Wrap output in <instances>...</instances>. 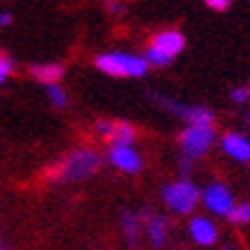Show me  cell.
Masks as SVG:
<instances>
[{
	"mask_svg": "<svg viewBox=\"0 0 250 250\" xmlns=\"http://www.w3.org/2000/svg\"><path fill=\"white\" fill-rule=\"evenodd\" d=\"M99 167H101L99 154L90 152V149H74L60 163H55V167L51 170V177L55 182H78L85 177H92Z\"/></svg>",
	"mask_w": 250,
	"mask_h": 250,
	"instance_id": "cell-1",
	"label": "cell"
},
{
	"mask_svg": "<svg viewBox=\"0 0 250 250\" xmlns=\"http://www.w3.org/2000/svg\"><path fill=\"white\" fill-rule=\"evenodd\" d=\"M94 64L104 74L117 78H143L149 69L145 58H138L131 53H104L94 60Z\"/></svg>",
	"mask_w": 250,
	"mask_h": 250,
	"instance_id": "cell-2",
	"label": "cell"
},
{
	"mask_svg": "<svg viewBox=\"0 0 250 250\" xmlns=\"http://www.w3.org/2000/svg\"><path fill=\"white\" fill-rule=\"evenodd\" d=\"M161 197L167 209H172L174 213H190L200 202V190L188 179H179V182L166 184L161 190Z\"/></svg>",
	"mask_w": 250,
	"mask_h": 250,
	"instance_id": "cell-3",
	"label": "cell"
},
{
	"mask_svg": "<svg viewBox=\"0 0 250 250\" xmlns=\"http://www.w3.org/2000/svg\"><path fill=\"white\" fill-rule=\"evenodd\" d=\"M184 44H186V39H184L182 32H177V30L159 32V35L154 37L152 46L147 48L145 62H147V64H154V67H166L174 55H179L184 51Z\"/></svg>",
	"mask_w": 250,
	"mask_h": 250,
	"instance_id": "cell-4",
	"label": "cell"
},
{
	"mask_svg": "<svg viewBox=\"0 0 250 250\" xmlns=\"http://www.w3.org/2000/svg\"><path fill=\"white\" fill-rule=\"evenodd\" d=\"M216 143V129L213 124H190L179 136V145L184 149V159H200L209 152V147Z\"/></svg>",
	"mask_w": 250,
	"mask_h": 250,
	"instance_id": "cell-5",
	"label": "cell"
},
{
	"mask_svg": "<svg viewBox=\"0 0 250 250\" xmlns=\"http://www.w3.org/2000/svg\"><path fill=\"white\" fill-rule=\"evenodd\" d=\"M202 202L211 213L216 216H229L232 209H234V195L232 190L225 186V184H209L205 190H202Z\"/></svg>",
	"mask_w": 250,
	"mask_h": 250,
	"instance_id": "cell-6",
	"label": "cell"
},
{
	"mask_svg": "<svg viewBox=\"0 0 250 250\" xmlns=\"http://www.w3.org/2000/svg\"><path fill=\"white\" fill-rule=\"evenodd\" d=\"M156 101L166 110H170L172 115L186 120L188 124H213V113L205 106H184V104L174 101V99H167V97H156Z\"/></svg>",
	"mask_w": 250,
	"mask_h": 250,
	"instance_id": "cell-7",
	"label": "cell"
},
{
	"mask_svg": "<svg viewBox=\"0 0 250 250\" xmlns=\"http://www.w3.org/2000/svg\"><path fill=\"white\" fill-rule=\"evenodd\" d=\"M108 159L115 167H120L122 172H140L143 170V159L133 147H110Z\"/></svg>",
	"mask_w": 250,
	"mask_h": 250,
	"instance_id": "cell-8",
	"label": "cell"
},
{
	"mask_svg": "<svg viewBox=\"0 0 250 250\" xmlns=\"http://www.w3.org/2000/svg\"><path fill=\"white\" fill-rule=\"evenodd\" d=\"M188 232H190V236H193V241L200 243V246H213L216 239H218L216 225H213L209 218H205V216H195V218L190 220Z\"/></svg>",
	"mask_w": 250,
	"mask_h": 250,
	"instance_id": "cell-9",
	"label": "cell"
},
{
	"mask_svg": "<svg viewBox=\"0 0 250 250\" xmlns=\"http://www.w3.org/2000/svg\"><path fill=\"white\" fill-rule=\"evenodd\" d=\"M223 152L234 161H250V138L241 136V133H228L220 140Z\"/></svg>",
	"mask_w": 250,
	"mask_h": 250,
	"instance_id": "cell-10",
	"label": "cell"
},
{
	"mask_svg": "<svg viewBox=\"0 0 250 250\" xmlns=\"http://www.w3.org/2000/svg\"><path fill=\"white\" fill-rule=\"evenodd\" d=\"M143 218L147 220V234H149V241H152L154 248H161L163 243L167 241V220L163 216H152L149 211H143Z\"/></svg>",
	"mask_w": 250,
	"mask_h": 250,
	"instance_id": "cell-11",
	"label": "cell"
},
{
	"mask_svg": "<svg viewBox=\"0 0 250 250\" xmlns=\"http://www.w3.org/2000/svg\"><path fill=\"white\" fill-rule=\"evenodd\" d=\"M30 74L37 78L39 83H46V87H51V85H58V81L62 78V67L60 64H55V62H46V64H37V67L30 69Z\"/></svg>",
	"mask_w": 250,
	"mask_h": 250,
	"instance_id": "cell-12",
	"label": "cell"
},
{
	"mask_svg": "<svg viewBox=\"0 0 250 250\" xmlns=\"http://www.w3.org/2000/svg\"><path fill=\"white\" fill-rule=\"evenodd\" d=\"M122 229H124V236H126L129 246H136L138 232H140V218L133 211H124L122 213Z\"/></svg>",
	"mask_w": 250,
	"mask_h": 250,
	"instance_id": "cell-13",
	"label": "cell"
},
{
	"mask_svg": "<svg viewBox=\"0 0 250 250\" xmlns=\"http://www.w3.org/2000/svg\"><path fill=\"white\" fill-rule=\"evenodd\" d=\"M110 140H113V147H131V143H133V126L126 124V122L115 124Z\"/></svg>",
	"mask_w": 250,
	"mask_h": 250,
	"instance_id": "cell-14",
	"label": "cell"
},
{
	"mask_svg": "<svg viewBox=\"0 0 250 250\" xmlns=\"http://www.w3.org/2000/svg\"><path fill=\"white\" fill-rule=\"evenodd\" d=\"M232 223L236 225H243V223H250V205H236L232 209V213L228 216Z\"/></svg>",
	"mask_w": 250,
	"mask_h": 250,
	"instance_id": "cell-15",
	"label": "cell"
},
{
	"mask_svg": "<svg viewBox=\"0 0 250 250\" xmlns=\"http://www.w3.org/2000/svg\"><path fill=\"white\" fill-rule=\"evenodd\" d=\"M46 90H48V99H51V104H53L55 108H62L67 104V94H64V90H62L60 85H51V87H46Z\"/></svg>",
	"mask_w": 250,
	"mask_h": 250,
	"instance_id": "cell-16",
	"label": "cell"
},
{
	"mask_svg": "<svg viewBox=\"0 0 250 250\" xmlns=\"http://www.w3.org/2000/svg\"><path fill=\"white\" fill-rule=\"evenodd\" d=\"M12 69H14L12 60H9V58H2V55H0V85H2V83H5V81L9 78Z\"/></svg>",
	"mask_w": 250,
	"mask_h": 250,
	"instance_id": "cell-17",
	"label": "cell"
},
{
	"mask_svg": "<svg viewBox=\"0 0 250 250\" xmlns=\"http://www.w3.org/2000/svg\"><path fill=\"white\" fill-rule=\"evenodd\" d=\"M229 97L234 99L236 104H246V101H248V87H234V90L229 92Z\"/></svg>",
	"mask_w": 250,
	"mask_h": 250,
	"instance_id": "cell-18",
	"label": "cell"
},
{
	"mask_svg": "<svg viewBox=\"0 0 250 250\" xmlns=\"http://www.w3.org/2000/svg\"><path fill=\"white\" fill-rule=\"evenodd\" d=\"M207 7H211V9H218V12H223V9H228V7H229V2H228V0H209V2H207Z\"/></svg>",
	"mask_w": 250,
	"mask_h": 250,
	"instance_id": "cell-19",
	"label": "cell"
},
{
	"mask_svg": "<svg viewBox=\"0 0 250 250\" xmlns=\"http://www.w3.org/2000/svg\"><path fill=\"white\" fill-rule=\"evenodd\" d=\"M12 19H14V16L9 14V12H2V14H0V25H9Z\"/></svg>",
	"mask_w": 250,
	"mask_h": 250,
	"instance_id": "cell-20",
	"label": "cell"
},
{
	"mask_svg": "<svg viewBox=\"0 0 250 250\" xmlns=\"http://www.w3.org/2000/svg\"><path fill=\"white\" fill-rule=\"evenodd\" d=\"M179 167H182L184 174H188V170H190V159H184L182 163H179Z\"/></svg>",
	"mask_w": 250,
	"mask_h": 250,
	"instance_id": "cell-21",
	"label": "cell"
},
{
	"mask_svg": "<svg viewBox=\"0 0 250 250\" xmlns=\"http://www.w3.org/2000/svg\"><path fill=\"white\" fill-rule=\"evenodd\" d=\"M248 94H250V83H248Z\"/></svg>",
	"mask_w": 250,
	"mask_h": 250,
	"instance_id": "cell-22",
	"label": "cell"
},
{
	"mask_svg": "<svg viewBox=\"0 0 250 250\" xmlns=\"http://www.w3.org/2000/svg\"><path fill=\"white\" fill-rule=\"evenodd\" d=\"M228 250H234V248H228Z\"/></svg>",
	"mask_w": 250,
	"mask_h": 250,
	"instance_id": "cell-23",
	"label": "cell"
},
{
	"mask_svg": "<svg viewBox=\"0 0 250 250\" xmlns=\"http://www.w3.org/2000/svg\"><path fill=\"white\" fill-rule=\"evenodd\" d=\"M0 250H2V248H0Z\"/></svg>",
	"mask_w": 250,
	"mask_h": 250,
	"instance_id": "cell-24",
	"label": "cell"
}]
</instances>
